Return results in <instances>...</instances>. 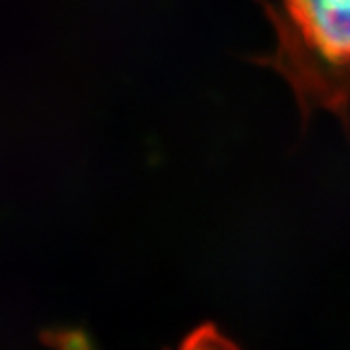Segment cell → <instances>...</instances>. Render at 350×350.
I'll return each mask as SVG.
<instances>
[{
    "label": "cell",
    "instance_id": "cell-1",
    "mask_svg": "<svg viewBox=\"0 0 350 350\" xmlns=\"http://www.w3.org/2000/svg\"><path fill=\"white\" fill-rule=\"evenodd\" d=\"M268 15L277 44L266 62L293 91L304 118L332 112L350 124V0H281Z\"/></svg>",
    "mask_w": 350,
    "mask_h": 350
},
{
    "label": "cell",
    "instance_id": "cell-2",
    "mask_svg": "<svg viewBox=\"0 0 350 350\" xmlns=\"http://www.w3.org/2000/svg\"><path fill=\"white\" fill-rule=\"evenodd\" d=\"M180 350H239V348L221 332H217L213 325H201V327L194 329L184 340Z\"/></svg>",
    "mask_w": 350,
    "mask_h": 350
}]
</instances>
